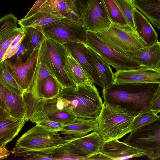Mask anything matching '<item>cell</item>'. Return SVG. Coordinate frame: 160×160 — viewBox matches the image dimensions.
<instances>
[{
  "mask_svg": "<svg viewBox=\"0 0 160 160\" xmlns=\"http://www.w3.org/2000/svg\"><path fill=\"white\" fill-rule=\"evenodd\" d=\"M159 84L113 83L102 89L103 104L135 117L142 112L150 110V102Z\"/></svg>",
  "mask_w": 160,
  "mask_h": 160,
  "instance_id": "obj_1",
  "label": "cell"
},
{
  "mask_svg": "<svg viewBox=\"0 0 160 160\" xmlns=\"http://www.w3.org/2000/svg\"><path fill=\"white\" fill-rule=\"evenodd\" d=\"M59 98L75 116L84 119L97 118L103 104L93 84L75 85L62 89Z\"/></svg>",
  "mask_w": 160,
  "mask_h": 160,
  "instance_id": "obj_2",
  "label": "cell"
},
{
  "mask_svg": "<svg viewBox=\"0 0 160 160\" xmlns=\"http://www.w3.org/2000/svg\"><path fill=\"white\" fill-rule=\"evenodd\" d=\"M68 141L58 132L49 131L36 124L19 138L11 152L15 156L23 157L32 152L46 154Z\"/></svg>",
  "mask_w": 160,
  "mask_h": 160,
  "instance_id": "obj_3",
  "label": "cell"
},
{
  "mask_svg": "<svg viewBox=\"0 0 160 160\" xmlns=\"http://www.w3.org/2000/svg\"><path fill=\"white\" fill-rule=\"evenodd\" d=\"M26 113V121L35 123L44 120H52L66 123L76 118L69 111L60 98L43 100L32 97L30 92L23 94Z\"/></svg>",
  "mask_w": 160,
  "mask_h": 160,
  "instance_id": "obj_4",
  "label": "cell"
},
{
  "mask_svg": "<svg viewBox=\"0 0 160 160\" xmlns=\"http://www.w3.org/2000/svg\"><path fill=\"white\" fill-rule=\"evenodd\" d=\"M39 27L46 38L60 44L70 42L86 44L87 31L82 19L73 13Z\"/></svg>",
  "mask_w": 160,
  "mask_h": 160,
  "instance_id": "obj_5",
  "label": "cell"
},
{
  "mask_svg": "<svg viewBox=\"0 0 160 160\" xmlns=\"http://www.w3.org/2000/svg\"><path fill=\"white\" fill-rule=\"evenodd\" d=\"M67 52L64 44L47 38L39 49L42 62L62 89L75 85L65 69Z\"/></svg>",
  "mask_w": 160,
  "mask_h": 160,
  "instance_id": "obj_6",
  "label": "cell"
},
{
  "mask_svg": "<svg viewBox=\"0 0 160 160\" xmlns=\"http://www.w3.org/2000/svg\"><path fill=\"white\" fill-rule=\"evenodd\" d=\"M135 117L103 104L97 118L98 126L96 131L104 142L119 139L131 132Z\"/></svg>",
  "mask_w": 160,
  "mask_h": 160,
  "instance_id": "obj_7",
  "label": "cell"
},
{
  "mask_svg": "<svg viewBox=\"0 0 160 160\" xmlns=\"http://www.w3.org/2000/svg\"><path fill=\"white\" fill-rule=\"evenodd\" d=\"M100 38L119 52L125 54L143 48L147 45L129 25L112 22L107 30L95 33Z\"/></svg>",
  "mask_w": 160,
  "mask_h": 160,
  "instance_id": "obj_8",
  "label": "cell"
},
{
  "mask_svg": "<svg viewBox=\"0 0 160 160\" xmlns=\"http://www.w3.org/2000/svg\"><path fill=\"white\" fill-rule=\"evenodd\" d=\"M146 151L148 159L160 157V116L151 122L130 132L123 142Z\"/></svg>",
  "mask_w": 160,
  "mask_h": 160,
  "instance_id": "obj_9",
  "label": "cell"
},
{
  "mask_svg": "<svg viewBox=\"0 0 160 160\" xmlns=\"http://www.w3.org/2000/svg\"><path fill=\"white\" fill-rule=\"evenodd\" d=\"M86 45L116 71L132 69L142 67L125 54L110 46L95 33L87 32Z\"/></svg>",
  "mask_w": 160,
  "mask_h": 160,
  "instance_id": "obj_10",
  "label": "cell"
},
{
  "mask_svg": "<svg viewBox=\"0 0 160 160\" xmlns=\"http://www.w3.org/2000/svg\"><path fill=\"white\" fill-rule=\"evenodd\" d=\"M80 17L87 32L105 31L112 23L104 0H87L80 10Z\"/></svg>",
  "mask_w": 160,
  "mask_h": 160,
  "instance_id": "obj_11",
  "label": "cell"
},
{
  "mask_svg": "<svg viewBox=\"0 0 160 160\" xmlns=\"http://www.w3.org/2000/svg\"><path fill=\"white\" fill-rule=\"evenodd\" d=\"M39 49L34 50L25 63L15 66L8 59L4 61L16 82L24 92H30L38 63Z\"/></svg>",
  "mask_w": 160,
  "mask_h": 160,
  "instance_id": "obj_12",
  "label": "cell"
},
{
  "mask_svg": "<svg viewBox=\"0 0 160 160\" xmlns=\"http://www.w3.org/2000/svg\"><path fill=\"white\" fill-rule=\"evenodd\" d=\"M113 83H157L160 84V70L143 67L116 71Z\"/></svg>",
  "mask_w": 160,
  "mask_h": 160,
  "instance_id": "obj_13",
  "label": "cell"
},
{
  "mask_svg": "<svg viewBox=\"0 0 160 160\" xmlns=\"http://www.w3.org/2000/svg\"><path fill=\"white\" fill-rule=\"evenodd\" d=\"M146 151L129 145L118 139L104 142L100 150L99 157L108 159L125 160L134 157H147Z\"/></svg>",
  "mask_w": 160,
  "mask_h": 160,
  "instance_id": "obj_14",
  "label": "cell"
},
{
  "mask_svg": "<svg viewBox=\"0 0 160 160\" xmlns=\"http://www.w3.org/2000/svg\"><path fill=\"white\" fill-rule=\"evenodd\" d=\"M0 108L12 116L25 119L26 108L23 95L18 94L0 83Z\"/></svg>",
  "mask_w": 160,
  "mask_h": 160,
  "instance_id": "obj_15",
  "label": "cell"
},
{
  "mask_svg": "<svg viewBox=\"0 0 160 160\" xmlns=\"http://www.w3.org/2000/svg\"><path fill=\"white\" fill-rule=\"evenodd\" d=\"M70 54L81 65L91 80L101 87L98 76L95 70L90 58L86 44L77 42H70L64 44Z\"/></svg>",
  "mask_w": 160,
  "mask_h": 160,
  "instance_id": "obj_16",
  "label": "cell"
},
{
  "mask_svg": "<svg viewBox=\"0 0 160 160\" xmlns=\"http://www.w3.org/2000/svg\"><path fill=\"white\" fill-rule=\"evenodd\" d=\"M25 119L12 116L0 108V146L6 147L18 134L26 122Z\"/></svg>",
  "mask_w": 160,
  "mask_h": 160,
  "instance_id": "obj_17",
  "label": "cell"
},
{
  "mask_svg": "<svg viewBox=\"0 0 160 160\" xmlns=\"http://www.w3.org/2000/svg\"><path fill=\"white\" fill-rule=\"evenodd\" d=\"M125 54L142 67L156 68L160 64V43L159 42L151 46L127 52Z\"/></svg>",
  "mask_w": 160,
  "mask_h": 160,
  "instance_id": "obj_18",
  "label": "cell"
},
{
  "mask_svg": "<svg viewBox=\"0 0 160 160\" xmlns=\"http://www.w3.org/2000/svg\"><path fill=\"white\" fill-rule=\"evenodd\" d=\"M98 126L97 118L84 119L76 117L73 121L64 124L60 133L80 137L89 132L97 131Z\"/></svg>",
  "mask_w": 160,
  "mask_h": 160,
  "instance_id": "obj_19",
  "label": "cell"
},
{
  "mask_svg": "<svg viewBox=\"0 0 160 160\" xmlns=\"http://www.w3.org/2000/svg\"><path fill=\"white\" fill-rule=\"evenodd\" d=\"M134 19L137 33L147 46L159 42L158 35L150 22L137 8L134 11Z\"/></svg>",
  "mask_w": 160,
  "mask_h": 160,
  "instance_id": "obj_20",
  "label": "cell"
},
{
  "mask_svg": "<svg viewBox=\"0 0 160 160\" xmlns=\"http://www.w3.org/2000/svg\"><path fill=\"white\" fill-rule=\"evenodd\" d=\"M86 46L94 68L99 77L101 87L102 89L108 87L114 83V73L110 65L91 49Z\"/></svg>",
  "mask_w": 160,
  "mask_h": 160,
  "instance_id": "obj_21",
  "label": "cell"
},
{
  "mask_svg": "<svg viewBox=\"0 0 160 160\" xmlns=\"http://www.w3.org/2000/svg\"><path fill=\"white\" fill-rule=\"evenodd\" d=\"M65 67L66 72L75 85H91L93 84L83 68L68 51Z\"/></svg>",
  "mask_w": 160,
  "mask_h": 160,
  "instance_id": "obj_22",
  "label": "cell"
},
{
  "mask_svg": "<svg viewBox=\"0 0 160 160\" xmlns=\"http://www.w3.org/2000/svg\"><path fill=\"white\" fill-rule=\"evenodd\" d=\"M136 8L160 29V0H133Z\"/></svg>",
  "mask_w": 160,
  "mask_h": 160,
  "instance_id": "obj_23",
  "label": "cell"
},
{
  "mask_svg": "<svg viewBox=\"0 0 160 160\" xmlns=\"http://www.w3.org/2000/svg\"><path fill=\"white\" fill-rule=\"evenodd\" d=\"M64 17L40 11L27 18L19 20L18 24L23 28L42 26Z\"/></svg>",
  "mask_w": 160,
  "mask_h": 160,
  "instance_id": "obj_24",
  "label": "cell"
},
{
  "mask_svg": "<svg viewBox=\"0 0 160 160\" xmlns=\"http://www.w3.org/2000/svg\"><path fill=\"white\" fill-rule=\"evenodd\" d=\"M62 89L54 78L51 75H49L42 80L40 93L36 99L47 100L57 98Z\"/></svg>",
  "mask_w": 160,
  "mask_h": 160,
  "instance_id": "obj_25",
  "label": "cell"
},
{
  "mask_svg": "<svg viewBox=\"0 0 160 160\" xmlns=\"http://www.w3.org/2000/svg\"><path fill=\"white\" fill-rule=\"evenodd\" d=\"M34 50L26 34L18 51L14 55L8 59L14 66H18L26 62Z\"/></svg>",
  "mask_w": 160,
  "mask_h": 160,
  "instance_id": "obj_26",
  "label": "cell"
},
{
  "mask_svg": "<svg viewBox=\"0 0 160 160\" xmlns=\"http://www.w3.org/2000/svg\"><path fill=\"white\" fill-rule=\"evenodd\" d=\"M40 11L64 17L73 13L66 0H47Z\"/></svg>",
  "mask_w": 160,
  "mask_h": 160,
  "instance_id": "obj_27",
  "label": "cell"
},
{
  "mask_svg": "<svg viewBox=\"0 0 160 160\" xmlns=\"http://www.w3.org/2000/svg\"><path fill=\"white\" fill-rule=\"evenodd\" d=\"M0 83L18 94L23 95L24 92L16 82L4 61L0 63Z\"/></svg>",
  "mask_w": 160,
  "mask_h": 160,
  "instance_id": "obj_28",
  "label": "cell"
},
{
  "mask_svg": "<svg viewBox=\"0 0 160 160\" xmlns=\"http://www.w3.org/2000/svg\"><path fill=\"white\" fill-rule=\"evenodd\" d=\"M51 75L48 70L42 62L39 55L36 71L30 91L32 97L37 99L40 93L42 80L45 78Z\"/></svg>",
  "mask_w": 160,
  "mask_h": 160,
  "instance_id": "obj_29",
  "label": "cell"
},
{
  "mask_svg": "<svg viewBox=\"0 0 160 160\" xmlns=\"http://www.w3.org/2000/svg\"><path fill=\"white\" fill-rule=\"evenodd\" d=\"M114 0L120 10L128 24L137 33L134 19V11L136 8L133 0Z\"/></svg>",
  "mask_w": 160,
  "mask_h": 160,
  "instance_id": "obj_30",
  "label": "cell"
},
{
  "mask_svg": "<svg viewBox=\"0 0 160 160\" xmlns=\"http://www.w3.org/2000/svg\"><path fill=\"white\" fill-rule=\"evenodd\" d=\"M104 1L112 22L120 25H128L114 0Z\"/></svg>",
  "mask_w": 160,
  "mask_h": 160,
  "instance_id": "obj_31",
  "label": "cell"
},
{
  "mask_svg": "<svg viewBox=\"0 0 160 160\" xmlns=\"http://www.w3.org/2000/svg\"><path fill=\"white\" fill-rule=\"evenodd\" d=\"M17 18L12 14H6L0 20V40L18 28Z\"/></svg>",
  "mask_w": 160,
  "mask_h": 160,
  "instance_id": "obj_32",
  "label": "cell"
},
{
  "mask_svg": "<svg viewBox=\"0 0 160 160\" xmlns=\"http://www.w3.org/2000/svg\"><path fill=\"white\" fill-rule=\"evenodd\" d=\"M34 50L40 49L46 38L40 27L23 28Z\"/></svg>",
  "mask_w": 160,
  "mask_h": 160,
  "instance_id": "obj_33",
  "label": "cell"
},
{
  "mask_svg": "<svg viewBox=\"0 0 160 160\" xmlns=\"http://www.w3.org/2000/svg\"><path fill=\"white\" fill-rule=\"evenodd\" d=\"M159 116L150 110L141 112L135 117L131 126V132L151 122Z\"/></svg>",
  "mask_w": 160,
  "mask_h": 160,
  "instance_id": "obj_34",
  "label": "cell"
},
{
  "mask_svg": "<svg viewBox=\"0 0 160 160\" xmlns=\"http://www.w3.org/2000/svg\"><path fill=\"white\" fill-rule=\"evenodd\" d=\"M23 31L24 29L22 27L18 28L3 39L0 40V51L8 48L14 39Z\"/></svg>",
  "mask_w": 160,
  "mask_h": 160,
  "instance_id": "obj_35",
  "label": "cell"
},
{
  "mask_svg": "<svg viewBox=\"0 0 160 160\" xmlns=\"http://www.w3.org/2000/svg\"><path fill=\"white\" fill-rule=\"evenodd\" d=\"M36 124L51 131L59 132L65 123L52 120H44Z\"/></svg>",
  "mask_w": 160,
  "mask_h": 160,
  "instance_id": "obj_36",
  "label": "cell"
},
{
  "mask_svg": "<svg viewBox=\"0 0 160 160\" xmlns=\"http://www.w3.org/2000/svg\"><path fill=\"white\" fill-rule=\"evenodd\" d=\"M149 109L157 114L160 112V84L153 94Z\"/></svg>",
  "mask_w": 160,
  "mask_h": 160,
  "instance_id": "obj_37",
  "label": "cell"
},
{
  "mask_svg": "<svg viewBox=\"0 0 160 160\" xmlns=\"http://www.w3.org/2000/svg\"><path fill=\"white\" fill-rule=\"evenodd\" d=\"M72 12L76 16L80 17V11L87 0H66Z\"/></svg>",
  "mask_w": 160,
  "mask_h": 160,
  "instance_id": "obj_38",
  "label": "cell"
},
{
  "mask_svg": "<svg viewBox=\"0 0 160 160\" xmlns=\"http://www.w3.org/2000/svg\"><path fill=\"white\" fill-rule=\"evenodd\" d=\"M26 160H52L43 152H32L26 153L23 156Z\"/></svg>",
  "mask_w": 160,
  "mask_h": 160,
  "instance_id": "obj_39",
  "label": "cell"
},
{
  "mask_svg": "<svg viewBox=\"0 0 160 160\" xmlns=\"http://www.w3.org/2000/svg\"><path fill=\"white\" fill-rule=\"evenodd\" d=\"M47 0H37L27 15L22 19L27 18L40 11Z\"/></svg>",
  "mask_w": 160,
  "mask_h": 160,
  "instance_id": "obj_40",
  "label": "cell"
},
{
  "mask_svg": "<svg viewBox=\"0 0 160 160\" xmlns=\"http://www.w3.org/2000/svg\"><path fill=\"white\" fill-rule=\"evenodd\" d=\"M22 42L15 45L10 44L8 48L3 61L9 59L14 55L18 50Z\"/></svg>",
  "mask_w": 160,
  "mask_h": 160,
  "instance_id": "obj_41",
  "label": "cell"
},
{
  "mask_svg": "<svg viewBox=\"0 0 160 160\" xmlns=\"http://www.w3.org/2000/svg\"><path fill=\"white\" fill-rule=\"evenodd\" d=\"M10 155L9 152L6 149V147L0 146V159L7 158Z\"/></svg>",
  "mask_w": 160,
  "mask_h": 160,
  "instance_id": "obj_42",
  "label": "cell"
},
{
  "mask_svg": "<svg viewBox=\"0 0 160 160\" xmlns=\"http://www.w3.org/2000/svg\"><path fill=\"white\" fill-rule=\"evenodd\" d=\"M8 48L0 51V63L3 61V59Z\"/></svg>",
  "mask_w": 160,
  "mask_h": 160,
  "instance_id": "obj_43",
  "label": "cell"
},
{
  "mask_svg": "<svg viewBox=\"0 0 160 160\" xmlns=\"http://www.w3.org/2000/svg\"><path fill=\"white\" fill-rule=\"evenodd\" d=\"M156 68L160 70V64H159V65L157 68Z\"/></svg>",
  "mask_w": 160,
  "mask_h": 160,
  "instance_id": "obj_44",
  "label": "cell"
},
{
  "mask_svg": "<svg viewBox=\"0 0 160 160\" xmlns=\"http://www.w3.org/2000/svg\"><path fill=\"white\" fill-rule=\"evenodd\" d=\"M157 160H160V157L159 158H158L157 159Z\"/></svg>",
  "mask_w": 160,
  "mask_h": 160,
  "instance_id": "obj_45",
  "label": "cell"
},
{
  "mask_svg": "<svg viewBox=\"0 0 160 160\" xmlns=\"http://www.w3.org/2000/svg\"><path fill=\"white\" fill-rule=\"evenodd\" d=\"M159 43H160V41H159Z\"/></svg>",
  "mask_w": 160,
  "mask_h": 160,
  "instance_id": "obj_46",
  "label": "cell"
}]
</instances>
